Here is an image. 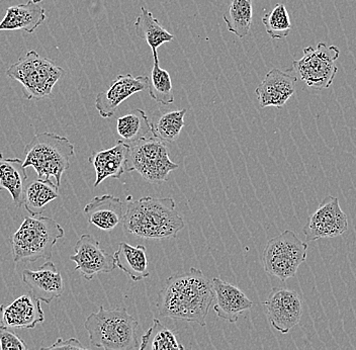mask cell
<instances>
[{"label": "cell", "instance_id": "1", "mask_svg": "<svg viewBox=\"0 0 356 350\" xmlns=\"http://www.w3.org/2000/svg\"><path fill=\"white\" fill-rule=\"evenodd\" d=\"M215 300L213 282L197 269L173 274L158 294L160 316L193 322L206 327L209 312Z\"/></svg>", "mask_w": 356, "mask_h": 350}, {"label": "cell", "instance_id": "2", "mask_svg": "<svg viewBox=\"0 0 356 350\" xmlns=\"http://www.w3.org/2000/svg\"><path fill=\"white\" fill-rule=\"evenodd\" d=\"M124 232L144 239H172L184 228V222L172 198H128L122 220Z\"/></svg>", "mask_w": 356, "mask_h": 350}, {"label": "cell", "instance_id": "3", "mask_svg": "<svg viewBox=\"0 0 356 350\" xmlns=\"http://www.w3.org/2000/svg\"><path fill=\"white\" fill-rule=\"evenodd\" d=\"M138 321L124 307L106 310L100 306L84 322L91 344L104 350L138 349Z\"/></svg>", "mask_w": 356, "mask_h": 350}, {"label": "cell", "instance_id": "4", "mask_svg": "<svg viewBox=\"0 0 356 350\" xmlns=\"http://www.w3.org/2000/svg\"><path fill=\"white\" fill-rule=\"evenodd\" d=\"M64 237V229L55 220L44 216H26L11 236V253L15 263L50 260L58 240Z\"/></svg>", "mask_w": 356, "mask_h": 350}, {"label": "cell", "instance_id": "5", "mask_svg": "<svg viewBox=\"0 0 356 350\" xmlns=\"http://www.w3.org/2000/svg\"><path fill=\"white\" fill-rule=\"evenodd\" d=\"M75 148L69 139L55 133L38 134L24 148V168L33 167L39 180L54 178L60 187L62 175L70 167Z\"/></svg>", "mask_w": 356, "mask_h": 350}, {"label": "cell", "instance_id": "6", "mask_svg": "<svg viewBox=\"0 0 356 350\" xmlns=\"http://www.w3.org/2000/svg\"><path fill=\"white\" fill-rule=\"evenodd\" d=\"M6 75L22 84L26 100H40L52 95L53 88L64 77L65 70L33 50L13 64Z\"/></svg>", "mask_w": 356, "mask_h": 350}, {"label": "cell", "instance_id": "7", "mask_svg": "<svg viewBox=\"0 0 356 350\" xmlns=\"http://www.w3.org/2000/svg\"><path fill=\"white\" fill-rule=\"evenodd\" d=\"M128 161L126 173L137 171L150 184H162L168 180L169 173L177 170L178 164L169 157L165 143L149 136L132 144H129Z\"/></svg>", "mask_w": 356, "mask_h": 350}, {"label": "cell", "instance_id": "8", "mask_svg": "<svg viewBox=\"0 0 356 350\" xmlns=\"http://www.w3.org/2000/svg\"><path fill=\"white\" fill-rule=\"evenodd\" d=\"M308 257V244L286 230L267 242L262 255L264 269L282 282L293 278Z\"/></svg>", "mask_w": 356, "mask_h": 350}, {"label": "cell", "instance_id": "9", "mask_svg": "<svg viewBox=\"0 0 356 350\" xmlns=\"http://www.w3.org/2000/svg\"><path fill=\"white\" fill-rule=\"evenodd\" d=\"M340 56L336 46L319 43L316 48L304 49V56L293 63V71L306 86L313 90L330 88L338 72L335 62Z\"/></svg>", "mask_w": 356, "mask_h": 350}, {"label": "cell", "instance_id": "10", "mask_svg": "<svg viewBox=\"0 0 356 350\" xmlns=\"http://www.w3.org/2000/svg\"><path fill=\"white\" fill-rule=\"evenodd\" d=\"M348 229V217L342 211L339 200L329 196L320 202L302 228L308 241L328 239L343 235Z\"/></svg>", "mask_w": 356, "mask_h": 350}, {"label": "cell", "instance_id": "11", "mask_svg": "<svg viewBox=\"0 0 356 350\" xmlns=\"http://www.w3.org/2000/svg\"><path fill=\"white\" fill-rule=\"evenodd\" d=\"M264 305L271 326L282 334H288L302 320V300L293 289L275 287L267 296Z\"/></svg>", "mask_w": 356, "mask_h": 350}, {"label": "cell", "instance_id": "12", "mask_svg": "<svg viewBox=\"0 0 356 350\" xmlns=\"http://www.w3.org/2000/svg\"><path fill=\"white\" fill-rule=\"evenodd\" d=\"M75 254L70 256L75 262V271L88 280L102 273H111L115 269V257L100 246L99 240L90 234H83L74 246Z\"/></svg>", "mask_w": 356, "mask_h": 350}, {"label": "cell", "instance_id": "13", "mask_svg": "<svg viewBox=\"0 0 356 350\" xmlns=\"http://www.w3.org/2000/svg\"><path fill=\"white\" fill-rule=\"evenodd\" d=\"M150 78L133 77L132 74L119 75L108 89L95 97V106L102 119H110L118 108L129 97L140 91L148 90Z\"/></svg>", "mask_w": 356, "mask_h": 350}, {"label": "cell", "instance_id": "14", "mask_svg": "<svg viewBox=\"0 0 356 350\" xmlns=\"http://www.w3.org/2000/svg\"><path fill=\"white\" fill-rule=\"evenodd\" d=\"M298 78L280 69H271L255 89L260 108H282L295 95Z\"/></svg>", "mask_w": 356, "mask_h": 350}, {"label": "cell", "instance_id": "15", "mask_svg": "<svg viewBox=\"0 0 356 350\" xmlns=\"http://www.w3.org/2000/svg\"><path fill=\"white\" fill-rule=\"evenodd\" d=\"M3 326L8 328L35 329L44 321L41 301L32 294L15 299L10 304L0 307Z\"/></svg>", "mask_w": 356, "mask_h": 350}, {"label": "cell", "instance_id": "16", "mask_svg": "<svg viewBox=\"0 0 356 350\" xmlns=\"http://www.w3.org/2000/svg\"><path fill=\"white\" fill-rule=\"evenodd\" d=\"M22 282L31 289V294L38 300L51 304L64 293V282L61 273L52 262L48 260L38 271L26 269L22 273Z\"/></svg>", "mask_w": 356, "mask_h": 350}, {"label": "cell", "instance_id": "17", "mask_svg": "<svg viewBox=\"0 0 356 350\" xmlns=\"http://www.w3.org/2000/svg\"><path fill=\"white\" fill-rule=\"evenodd\" d=\"M213 282L216 305L213 307L218 317L230 323L237 322L239 316L249 311L254 303L239 287L215 278Z\"/></svg>", "mask_w": 356, "mask_h": 350}, {"label": "cell", "instance_id": "18", "mask_svg": "<svg viewBox=\"0 0 356 350\" xmlns=\"http://www.w3.org/2000/svg\"><path fill=\"white\" fill-rule=\"evenodd\" d=\"M130 146L120 140L115 146L106 150H99L88 158L89 164H92L95 170V187H97L106 178L120 180L126 173Z\"/></svg>", "mask_w": 356, "mask_h": 350}, {"label": "cell", "instance_id": "19", "mask_svg": "<svg viewBox=\"0 0 356 350\" xmlns=\"http://www.w3.org/2000/svg\"><path fill=\"white\" fill-rule=\"evenodd\" d=\"M89 224L102 231H113L124 220V204L113 195L95 197L86 205L83 211Z\"/></svg>", "mask_w": 356, "mask_h": 350}, {"label": "cell", "instance_id": "20", "mask_svg": "<svg viewBox=\"0 0 356 350\" xmlns=\"http://www.w3.org/2000/svg\"><path fill=\"white\" fill-rule=\"evenodd\" d=\"M46 19V10L40 3L29 1L28 3L10 6L0 22V32L24 31L33 33Z\"/></svg>", "mask_w": 356, "mask_h": 350}, {"label": "cell", "instance_id": "21", "mask_svg": "<svg viewBox=\"0 0 356 350\" xmlns=\"http://www.w3.org/2000/svg\"><path fill=\"white\" fill-rule=\"evenodd\" d=\"M113 257L117 267L124 271L133 282H141L150 276L146 247L143 245L133 246L128 243L121 242Z\"/></svg>", "mask_w": 356, "mask_h": 350}, {"label": "cell", "instance_id": "22", "mask_svg": "<svg viewBox=\"0 0 356 350\" xmlns=\"http://www.w3.org/2000/svg\"><path fill=\"white\" fill-rule=\"evenodd\" d=\"M19 158L0 159V191L6 189L17 208L24 205V182L28 180L26 168Z\"/></svg>", "mask_w": 356, "mask_h": 350}, {"label": "cell", "instance_id": "23", "mask_svg": "<svg viewBox=\"0 0 356 350\" xmlns=\"http://www.w3.org/2000/svg\"><path fill=\"white\" fill-rule=\"evenodd\" d=\"M134 28L138 37L146 41L150 47L153 55H158L157 49L160 46L175 39V35L165 30L158 19H155L153 13L145 6H142L141 13L136 19Z\"/></svg>", "mask_w": 356, "mask_h": 350}, {"label": "cell", "instance_id": "24", "mask_svg": "<svg viewBox=\"0 0 356 350\" xmlns=\"http://www.w3.org/2000/svg\"><path fill=\"white\" fill-rule=\"evenodd\" d=\"M59 198V186L51 180H33L24 189V206L30 216L42 215L49 202Z\"/></svg>", "mask_w": 356, "mask_h": 350}, {"label": "cell", "instance_id": "25", "mask_svg": "<svg viewBox=\"0 0 356 350\" xmlns=\"http://www.w3.org/2000/svg\"><path fill=\"white\" fill-rule=\"evenodd\" d=\"M117 133L122 141L132 144L153 135V124L143 110L137 109L118 119Z\"/></svg>", "mask_w": 356, "mask_h": 350}, {"label": "cell", "instance_id": "26", "mask_svg": "<svg viewBox=\"0 0 356 350\" xmlns=\"http://www.w3.org/2000/svg\"><path fill=\"white\" fill-rule=\"evenodd\" d=\"M252 17V0H233L222 19L226 22L229 32L243 39L250 32Z\"/></svg>", "mask_w": 356, "mask_h": 350}, {"label": "cell", "instance_id": "27", "mask_svg": "<svg viewBox=\"0 0 356 350\" xmlns=\"http://www.w3.org/2000/svg\"><path fill=\"white\" fill-rule=\"evenodd\" d=\"M139 350H184V347L179 343L175 332L154 319L152 326L142 336Z\"/></svg>", "mask_w": 356, "mask_h": 350}, {"label": "cell", "instance_id": "28", "mask_svg": "<svg viewBox=\"0 0 356 350\" xmlns=\"http://www.w3.org/2000/svg\"><path fill=\"white\" fill-rule=\"evenodd\" d=\"M154 64L150 75V83H149V95L158 104H171L175 102L173 95L172 80L168 71L164 70L159 65L158 55H153Z\"/></svg>", "mask_w": 356, "mask_h": 350}, {"label": "cell", "instance_id": "29", "mask_svg": "<svg viewBox=\"0 0 356 350\" xmlns=\"http://www.w3.org/2000/svg\"><path fill=\"white\" fill-rule=\"evenodd\" d=\"M186 115V109L163 113L157 124L153 125V135L164 143L177 142L184 129Z\"/></svg>", "mask_w": 356, "mask_h": 350}, {"label": "cell", "instance_id": "30", "mask_svg": "<svg viewBox=\"0 0 356 350\" xmlns=\"http://www.w3.org/2000/svg\"><path fill=\"white\" fill-rule=\"evenodd\" d=\"M262 24L271 39H284L293 29L289 11L284 4L280 3L262 17Z\"/></svg>", "mask_w": 356, "mask_h": 350}, {"label": "cell", "instance_id": "31", "mask_svg": "<svg viewBox=\"0 0 356 350\" xmlns=\"http://www.w3.org/2000/svg\"><path fill=\"white\" fill-rule=\"evenodd\" d=\"M0 350H29L26 342L13 330L0 326Z\"/></svg>", "mask_w": 356, "mask_h": 350}, {"label": "cell", "instance_id": "32", "mask_svg": "<svg viewBox=\"0 0 356 350\" xmlns=\"http://www.w3.org/2000/svg\"><path fill=\"white\" fill-rule=\"evenodd\" d=\"M40 350H90L84 347L76 338H69V340H62L58 338L56 342L48 347H42Z\"/></svg>", "mask_w": 356, "mask_h": 350}, {"label": "cell", "instance_id": "33", "mask_svg": "<svg viewBox=\"0 0 356 350\" xmlns=\"http://www.w3.org/2000/svg\"><path fill=\"white\" fill-rule=\"evenodd\" d=\"M30 1L35 2V3H40V2L43 1V0H30Z\"/></svg>", "mask_w": 356, "mask_h": 350}, {"label": "cell", "instance_id": "34", "mask_svg": "<svg viewBox=\"0 0 356 350\" xmlns=\"http://www.w3.org/2000/svg\"><path fill=\"white\" fill-rule=\"evenodd\" d=\"M1 158H3V156H2V154L0 153V159H1Z\"/></svg>", "mask_w": 356, "mask_h": 350}]
</instances>
